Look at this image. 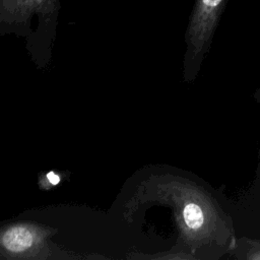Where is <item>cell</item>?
I'll return each instance as SVG.
<instances>
[{
	"mask_svg": "<svg viewBox=\"0 0 260 260\" xmlns=\"http://www.w3.org/2000/svg\"><path fill=\"white\" fill-rule=\"evenodd\" d=\"M52 230L31 222H16L1 231V252L7 258H51Z\"/></svg>",
	"mask_w": 260,
	"mask_h": 260,
	"instance_id": "cell-3",
	"label": "cell"
},
{
	"mask_svg": "<svg viewBox=\"0 0 260 260\" xmlns=\"http://www.w3.org/2000/svg\"><path fill=\"white\" fill-rule=\"evenodd\" d=\"M60 0H0V34L24 38L38 67L51 58L57 36Z\"/></svg>",
	"mask_w": 260,
	"mask_h": 260,
	"instance_id": "cell-1",
	"label": "cell"
},
{
	"mask_svg": "<svg viewBox=\"0 0 260 260\" xmlns=\"http://www.w3.org/2000/svg\"><path fill=\"white\" fill-rule=\"evenodd\" d=\"M253 99L255 100V102H256L258 105H260V86L257 87V88L254 90Z\"/></svg>",
	"mask_w": 260,
	"mask_h": 260,
	"instance_id": "cell-6",
	"label": "cell"
},
{
	"mask_svg": "<svg viewBox=\"0 0 260 260\" xmlns=\"http://www.w3.org/2000/svg\"><path fill=\"white\" fill-rule=\"evenodd\" d=\"M231 255L238 260H260V239L237 238Z\"/></svg>",
	"mask_w": 260,
	"mask_h": 260,
	"instance_id": "cell-4",
	"label": "cell"
},
{
	"mask_svg": "<svg viewBox=\"0 0 260 260\" xmlns=\"http://www.w3.org/2000/svg\"><path fill=\"white\" fill-rule=\"evenodd\" d=\"M229 0H195L185 32L184 77L193 81L210 49L214 32Z\"/></svg>",
	"mask_w": 260,
	"mask_h": 260,
	"instance_id": "cell-2",
	"label": "cell"
},
{
	"mask_svg": "<svg viewBox=\"0 0 260 260\" xmlns=\"http://www.w3.org/2000/svg\"><path fill=\"white\" fill-rule=\"evenodd\" d=\"M46 180H47V182H48L47 186L49 185V182H50V185L54 186V185L58 184V182L60 181V178H59V176H58L57 174H55L54 172H50V173H48V174H47V176H46Z\"/></svg>",
	"mask_w": 260,
	"mask_h": 260,
	"instance_id": "cell-5",
	"label": "cell"
}]
</instances>
